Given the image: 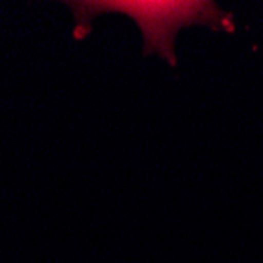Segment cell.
<instances>
[{
  "label": "cell",
  "instance_id": "6da1fadb",
  "mask_svg": "<svg viewBox=\"0 0 263 263\" xmlns=\"http://www.w3.org/2000/svg\"><path fill=\"white\" fill-rule=\"evenodd\" d=\"M76 11L78 27L84 21V32L87 30V21L100 13L120 11L133 17L145 38L143 54L159 52L175 65L174 38L183 26L194 22H216L222 19V13L211 2L197 0H114V2H76L69 4Z\"/></svg>",
  "mask_w": 263,
  "mask_h": 263
}]
</instances>
